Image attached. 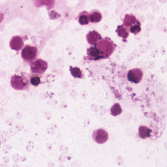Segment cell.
<instances>
[{
	"mask_svg": "<svg viewBox=\"0 0 167 167\" xmlns=\"http://www.w3.org/2000/svg\"><path fill=\"white\" fill-rule=\"evenodd\" d=\"M89 14L86 12H82L79 16V22L82 25L88 24L89 22Z\"/></svg>",
	"mask_w": 167,
	"mask_h": 167,
	"instance_id": "11",
	"label": "cell"
},
{
	"mask_svg": "<svg viewBox=\"0 0 167 167\" xmlns=\"http://www.w3.org/2000/svg\"><path fill=\"white\" fill-rule=\"evenodd\" d=\"M70 71L72 76L75 78H81L82 77V72L80 69L75 67H70Z\"/></svg>",
	"mask_w": 167,
	"mask_h": 167,
	"instance_id": "13",
	"label": "cell"
},
{
	"mask_svg": "<svg viewBox=\"0 0 167 167\" xmlns=\"http://www.w3.org/2000/svg\"><path fill=\"white\" fill-rule=\"evenodd\" d=\"M110 111L113 116H117L121 114L122 110L120 105L118 103H116L112 107Z\"/></svg>",
	"mask_w": 167,
	"mask_h": 167,
	"instance_id": "12",
	"label": "cell"
},
{
	"mask_svg": "<svg viewBox=\"0 0 167 167\" xmlns=\"http://www.w3.org/2000/svg\"><path fill=\"white\" fill-rule=\"evenodd\" d=\"M10 84L14 89L22 90L26 89L28 81L27 79L23 76L14 75L11 78Z\"/></svg>",
	"mask_w": 167,
	"mask_h": 167,
	"instance_id": "1",
	"label": "cell"
},
{
	"mask_svg": "<svg viewBox=\"0 0 167 167\" xmlns=\"http://www.w3.org/2000/svg\"><path fill=\"white\" fill-rule=\"evenodd\" d=\"M92 137L96 143L103 144L108 140V135L106 130L102 129H99L94 130L92 134Z\"/></svg>",
	"mask_w": 167,
	"mask_h": 167,
	"instance_id": "3",
	"label": "cell"
},
{
	"mask_svg": "<svg viewBox=\"0 0 167 167\" xmlns=\"http://www.w3.org/2000/svg\"><path fill=\"white\" fill-rule=\"evenodd\" d=\"M139 21L132 14H126L123 20V25L126 27H130Z\"/></svg>",
	"mask_w": 167,
	"mask_h": 167,
	"instance_id": "6",
	"label": "cell"
},
{
	"mask_svg": "<svg viewBox=\"0 0 167 167\" xmlns=\"http://www.w3.org/2000/svg\"><path fill=\"white\" fill-rule=\"evenodd\" d=\"M37 49L36 47L27 45L25 46L22 51V57L24 61L31 62L37 57Z\"/></svg>",
	"mask_w": 167,
	"mask_h": 167,
	"instance_id": "2",
	"label": "cell"
},
{
	"mask_svg": "<svg viewBox=\"0 0 167 167\" xmlns=\"http://www.w3.org/2000/svg\"><path fill=\"white\" fill-rule=\"evenodd\" d=\"M40 79L38 77H34L31 78V84L34 86H37L40 83Z\"/></svg>",
	"mask_w": 167,
	"mask_h": 167,
	"instance_id": "15",
	"label": "cell"
},
{
	"mask_svg": "<svg viewBox=\"0 0 167 167\" xmlns=\"http://www.w3.org/2000/svg\"><path fill=\"white\" fill-rule=\"evenodd\" d=\"M1 141H0V147H1Z\"/></svg>",
	"mask_w": 167,
	"mask_h": 167,
	"instance_id": "17",
	"label": "cell"
},
{
	"mask_svg": "<svg viewBox=\"0 0 167 167\" xmlns=\"http://www.w3.org/2000/svg\"><path fill=\"white\" fill-rule=\"evenodd\" d=\"M10 46L12 49L19 51L23 48L24 46V42L22 38L19 36H14L10 40Z\"/></svg>",
	"mask_w": 167,
	"mask_h": 167,
	"instance_id": "5",
	"label": "cell"
},
{
	"mask_svg": "<svg viewBox=\"0 0 167 167\" xmlns=\"http://www.w3.org/2000/svg\"><path fill=\"white\" fill-rule=\"evenodd\" d=\"M141 30L140 24L139 22L134 25L130 28V31L133 33L138 32Z\"/></svg>",
	"mask_w": 167,
	"mask_h": 167,
	"instance_id": "14",
	"label": "cell"
},
{
	"mask_svg": "<svg viewBox=\"0 0 167 167\" xmlns=\"http://www.w3.org/2000/svg\"><path fill=\"white\" fill-rule=\"evenodd\" d=\"M151 132V130L146 126H140L139 129V136L143 139L150 137Z\"/></svg>",
	"mask_w": 167,
	"mask_h": 167,
	"instance_id": "10",
	"label": "cell"
},
{
	"mask_svg": "<svg viewBox=\"0 0 167 167\" xmlns=\"http://www.w3.org/2000/svg\"><path fill=\"white\" fill-rule=\"evenodd\" d=\"M100 35L97 32L93 31H90L87 34L86 38L87 41L90 44L93 45L98 40Z\"/></svg>",
	"mask_w": 167,
	"mask_h": 167,
	"instance_id": "9",
	"label": "cell"
},
{
	"mask_svg": "<svg viewBox=\"0 0 167 167\" xmlns=\"http://www.w3.org/2000/svg\"><path fill=\"white\" fill-rule=\"evenodd\" d=\"M31 66V70L34 73L42 74L46 71L48 68V65L45 61L38 60L32 62Z\"/></svg>",
	"mask_w": 167,
	"mask_h": 167,
	"instance_id": "4",
	"label": "cell"
},
{
	"mask_svg": "<svg viewBox=\"0 0 167 167\" xmlns=\"http://www.w3.org/2000/svg\"><path fill=\"white\" fill-rule=\"evenodd\" d=\"M34 1L35 5L37 7L45 5L50 9L54 5L55 0H34Z\"/></svg>",
	"mask_w": 167,
	"mask_h": 167,
	"instance_id": "7",
	"label": "cell"
},
{
	"mask_svg": "<svg viewBox=\"0 0 167 167\" xmlns=\"http://www.w3.org/2000/svg\"><path fill=\"white\" fill-rule=\"evenodd\" d=\"M102 18L101 14L98 10L93 11L89 15V21L92 23L99 22Z\"/></svg>",
	"mask_w": 167,
	"mask_h": 167,
	"instance_id": "8",
	"label": "cell"
},
{
	"mask_svg": "<svg viewBox=\"0 0 167 167\" xmlns=\"http://www.w3.org/2000/svg\"><path fill=\"white\" fill-rule=\"evenodd\" d=\"M4 19V15L3 13L0 11V24H1Z\"/></svg>",
	"mask_w": 167,
	"mask_h": 167,
	"instance_id": "16",
	"label": "cell"
}]
</instances>
